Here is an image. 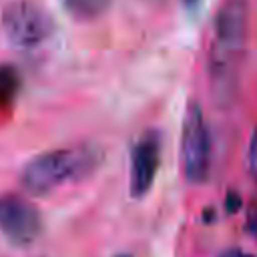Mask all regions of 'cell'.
Wrapping results in <instances>:
<instances>
[{
  "label": "cell",
  "mask_w": 257,
  "mask_h": 257,
  "mask_svg": "<svg viewBox=\"0 0 257 257\" xmlns=\"http://www.w3.org/2000/svg\"><path fill=\"white\" fill-rule=\"evenodd\" d=\"M219 257H253L251 253H245L243 249H227V251H223Z\"/></svg>",
  "instance_id": "10"
},
{
  "label": "cell",
  "mask_w": 257,
  "mask_h": 257,
  "mask_svg": "<svg viewBox=\"0 0 257 257\" xmlns=\"http://www.w3.org/2000/svg\"><path fill=\"white\" fill-rule=\"evenodd\" d=\"M249 161H251V171H253V175L257 177V133H255V137H253V143H251Z\"/></svg>",
  "instance_id": "9"
},
{
  "label": "cell",
  "mask_w": 257,
  "mask_h": 257,
  "mask_svg": "<svg viewBox=\"0 0 257 257\" xmlns=\"http://www.w3.org/2000/svg\"><path fill=\"white\" fill-rule=\"evenodd\" d=\"M181 163L189 183H205L211 171V135L197 102L187 106L181 126Z\"/></svg>",
  "instance_id": "4"
},
{
  "label": "cell",
  "mask_w": 257,
  "mask_h": 257,
  "mask_svg": "<svg viewBox=\"0 0 257 257\" xmlns=\"http://www.w3.org/2000/svg\"><path fill=\"white\" fill-rule=\"evenodd\" d=\"M161 163V139L155 131L139 137L131 151V171H128V191L133 199L145 197L157 177Z\"/></svg>",
  "instance_id": "6"
},
{
  "label": "cell",
  "mask_w": 257,
  "mask_h": 257,
  "mask_svg": "<svg viewBox=\"0 0 257 257\" xmlns=\"http://www.w3.org/2000/svg\"><path fill=\"white\" fill-rule=\"evenodd\" d=\"M20 88V76L12 66H0V106L8 104Z\"/></svg>",
  "instance_id": "8"
},
{
  "label": "cell",
  "mask_w": 257,
  "mask_h": 257,
  "mask_svg": "<svg viewBox=\"0 0 257 257\" xmlns=\"http://www.w3.org/2000/svg\"><path fill=\"white\" fill-rule=\"evenodd\" d=\"M116 257H133V255H128V253H120V255H116Z\"/></svg>",
  "instance_id": "11"
},
{
  "label": "cell",
  "mask_w": 257,
  "mask_h": 257,
  "mask_svg": "<svg viewBox=\"0 0 257 257\" xmlns=\"http://www.w3.org/2000/svg\"><path fill=\"white\" fill-rule=\"evenodd\" d=\"M42 229L40 211L22 195H0V235L14 245H30Z\"/></svg>",
  "instance_id": "5"
},
{
  "label": "cell",
  "mask_w": 257,
  "mask_h": 257,
  "mask_svg": "<svg viewBox=\"0 0 257 257\" xmlns=\"http://www.w3.org/2000/svg\"><path fill=\"white\" fill-rule=\"evenodd\" d=\"M247 38V12L243 0H229L215 18L209 50V76L221 102L233 98Z\"/></svg>",
  "instance_id": "1"
},
{
  "label": "cell",
  "mask_w": 257,
  "mask_h": 257,
  "mask_svg": "<svg viewBox=\"0 0 257 257\" xmlns=\"http://www.w3.org/2000/svg\"><path fill=\"white\" fill-rule=\"evenodd\" d=\"M0 26L16 48H34L52 34V16L36 0H12L2 8Z\"/></svg>",
  "instance_id": "3"
},
{
  "label": "cell",
  "mask_w": 257,
  "mask_h": 257,
  "mask_svg": "<svg viewBox=\"0 0 257 257\" xmlns=\"http://www.w3.org/2000/svg\"><path fill=\"white\" fill-rule=\"evenodd\" d=\"M62 2L68 14H72L78 20L98 18L110 6V0H62Z\"/></svg>",
  "instance_id": "7"
},
{
  "label": "cell",
  "mask_w": 257,
  "mask_h": 257,
  "mask_svg": "<svg viewBox=\"0 0 257 257\" xmlns=\"http://www.w3.org/2000/svg\"><path fill=\"white\" fill-rule=\"evenodd\" d=\"M102 161V151L92 145L46 151L32 157L20 173L22 187L32 195H46L54 189L88 177Z\"/></svg>",
  "instance_id": "2"
}]
</instances>
